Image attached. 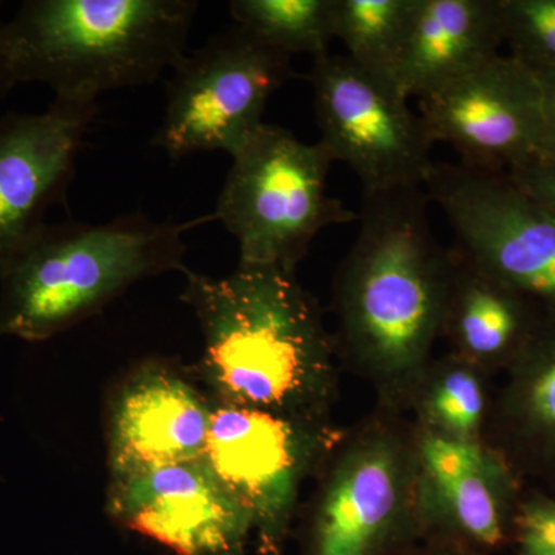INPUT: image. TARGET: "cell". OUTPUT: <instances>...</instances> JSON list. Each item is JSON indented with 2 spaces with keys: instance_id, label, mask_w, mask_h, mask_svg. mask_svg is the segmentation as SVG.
Returning <instances> with one entry per match:
<instances>
[{
  "instance_id": "obj_23",
  "label": "cell",
  "mask_w": 555,
  "mask_h": 555,
  "mask_svg": "<svg viewBox=\"0 0 555 555\" xmlns=\"http://www.w3.org/2000/svg\"><path fill=\"white\" fill-rule=\"evenodd\" d=\"M511 543L517 555H555V499L532 494L518 502Z\"/></svg>"
},
{
  "instance_id": "obj_22",
  "label": "cell",
  "mask_w": 555,
  "mask_h": 555,
  "mask_svg": "<svg viewBox=\"0 0 555 555\" xmlns=\"http://www.w3.org/2000/svg\"><path fill=\"white\" fill-rule=\"evenodd\" d=\"M503 43L535 75L555 73V0H499Z\"/></svg>"
},
{
  "instance_id": "obj_14",
  "label": "cell",
  "mask_w": 555,
  "mask_h": 555,
  "mask_svg": "<svg viewBox=\"0 0 555 555\" xmlns=\"http://www.w3.org/2000/svg\"><path fill=\"white\" fill-rule=\"evenodd\" d=\"M96 102L54 100L43 113L0 118V278L64 199Z\"/></svg>"
},
{
  "instance_id": "obj_20",
  "label": "cell",
  "mask_w": 555,
  "mask_h": 555,
  "mask_svg": "<svg viewBox=\"0 0 555 555\" xmlns=\"http://www.w3.org/2000/svg\"><path fill=\"white\" fill-rule=\"evenodd\" d=\"M334 0H235L229 10L238 27L294 56L309 54L313 61L328 54L334 39Z\"/></svg>"
},
{
  "instance_id": "obj_16",
  "label": "cell",
  "mask_w": 555,
  "mask_h": 555,
  "mask_svg": "<svg viewBox=\"0 0 555 555\" xmlns=\"http://www.w3.org/2000/svg\"><path fill=\"white\" fill-rule=\"evenodd\" d=\"M499 0H416L396 86L423 100L499 54Z\"/></svg>"
},
{
  "instance_id": "obj_27",
  "label": "cell",
  "mask_w": 555,
  "mask_h": 555,
  "mask_svg": "<svg viewBox=\"0 0 555 555\" xmlns=\"http://www.w3.org/2000/svg\"><path fill=\"white\" fill-rule=\"evenodd\" d=\"M2 28L3 22H0V100H2V98L13 89L14 83L17 82L16 78H14L13 69H11L7 51L3 49Z\"/></svg>"
},
{
  "instance_id": "obj_2",
  "label": "cell",
  "mask_w": 555,
  "mask_h": 555,
  "mask_svg": "<svg viewBox=\"0 0 555 555\" xmlns=\"http://www.w3.org/2000/svg\"><path fill=\"white\" fill-rule=\"evenodd\" d=\"M425 189L363 193L360 232L339 268V345L383 385L403 386L426 371L443 331L452 250L434 235Z\"/></svg>"
},
{
  "instance_id": "obj_26",
  "label": "cell",
  "mask_w": 555,
  "mask_h": 555,
  "mask_svg": "<svg viewBox=\"0 0 555 555\" xmlns=\"http://www.w3.org/2000/svg\"><path fill=\"white\" fill-rule=\"evenodd\" d=\"M401 555H485L478 551L470 550L459 543L449 542V540L438 539V537H423L422 540L409 547L406 553Z\"/></svg>"
},
{
  "instance_id": "obj_4",
  "label": "cell",
  "mask_w": 555,
  "mask_h": 555,
  "mask_svg": "<svg viewBox=\"0 0 555 555\" xmlns=\"http://www.w3.org/2000/svg\"><path fill=\"white\" fill-rule=\"evenodd\" d=\"M211 219L156 222L133 214L105 224H47L0 278V337L47 341L139 281L188 272L184 233Z\"/></svg>"
},
{
  "instance_id": "obj_11",
  "label": "cell",
  "mask_w": 555,
  "mask_h": 555,
  "mask_svg": "<svg viewBox=\"0 0 555 555\" xmlns=\"http://www.w3.org/2000/svg\"><path fill=\"white\" fill-rule=\"evenodd\" d=\"M420 118L433 144L451 145L470 169L511 173L543 158L542 87L509 54L420 100Z\"/></svg>"
},
{
  "instance_id": "obj_15",
  "label": "cell",
  "mask_w": 555,
  "mask_h": 555,
  "mask_svg": "<svg viewBox=\"0 0 555 555\" xmlns=\"http://www.w3.org/2000/svg\"><path fill=\"white\" fill-rule=\"evenodd\" d=\"M211 398L171 361L134 364L109 392L108 473L193 462L206 454Z\"/></svg>"
},
{
  "instance_id": "obj_18",
  "label": "cell",
  "mask_w": 555,
  "mask_h": 555,
  "mask_svg": "<svg viewBox=\"0 0 555 555\" xmlns=\"http://www.w3.org/2000/svg\"><path fill=\"white\" fill-rule=\"evenodd\" d=\"M502 429L513 466L555 480V318H543L509 364Z\"/></svg>"
},
{
  "instance_id": "obj_24",
  "label": "cell",
  "mask_w": 555,
  "mask_h": 555,
  "mask_svg": "<svg viewBox=\"0 0 555 555\" xmlns=\"http://www.w3.org/2000/svg\"><path fill=\"white\" fill-rule=\"evenodd\" d=\"M507 175L555 218V160H534Z\"/></svg>"
},
{
  "instance_id": "obj_8",
  "label": "cell",
  "mask_w": 555,
  "mask_h": 555,
  "mask_svg": "<svg viewBox=\"0 0 555 555\" xmlns=\"http://www.w3.org/2000/svg\"><path fill=\"white\" fill-rule=\"evenodd\" d=\"M320 144L332 159L346 163L363 193L423 189L433 169V141L409 100L347 56L313 61Z\"/></svg>"
},
{
  "instance_id": "obj_12",
  "label": "cell",
  "mask_w": 555,
  "mask_h": 555,
  "mask_svg": "<svg viewBox=\"0 0 555 555\" xmlns=\"http://www.w3.org/2000/svg\"><path fill=\"white\" fill-rule=\"evenodd\" d=\"M108 517L177 555H246L250 516L206 460L108 474Z\"/></svg>"
},
{
  "instance_id": "obj_17",
  "label": "cell",
  "mask_w": 555,
  "mask_h": 555,
  "mask_svg": "<svg viewBox=\"0 0 555 555\" xmlns=\"http://www.w3.org/2000/svg\"><path fill=\"white\" fill-rule=\"evenodd\" d=\"M545 315L452 250V278L443 331L459 357L476 366H509Z\"/></svg>"
},
{
  "instance_id": "obj_25",
  "label": "cell",
  "mask_w": 555,
  "mask_h": 555,
  "mask_svg": "<svg viewBox=\"0 0 555 555\" xmlns=\"http://www.w3.org/2000/svg\"><path fill=\"white\" fill-rule=\"evenodd\" d=\"M542 87L543 160H555V73L537 75ZM540 160V159H539Z\"/></svg>"
},
{
  "instance_id": "obj_21",
  "label": "cell",
  "mask_w": 555,
  "mask_h": 555,
  "mask_svg": "<svg viewBox=\"0 0 555 555\" xmlns=\"http://www.w3.org/2000/svg\"><path fill=\"white\" fill-rule=\"evenodd\" d=\"M423 411L429 430L460 440H478L486 411V392L478 366L462 357L437 367Z\"/></svg>"
},
{
  "instance_id": "obj_6",
  "label": "cell",
  "mask_w": 555,
  "mask_h": 555,
  "mask_svg": "<svg viewBox=\"0 0 555 555\" xmlns=\"http://www.w3.org/2000/svg\"><path fill=\"white\" fill-rule=\"evenodd\" d=\"M295 76L291 56L238 25L218 33L175 67L153 145L175 159L219 150L233 156L264 124L270 96Z\"/></svg>"
},
{
  "instance_id": "obj_19",
  "label": "cell",
  "mask_w": 555,
  "mask_h": 555,
  "mask_svg": "<svg viewBox=\"0 0 555 555\" xmlns=\"http://www.w3.org/2000/svg\"><path fill=\"white\" fill-rule=\"evenodd\" d=\"M415 7L416 0H334V39L358 67L396 86Z\"/></svg>"
},
{
  "instance_id": "obj_7",
  "label": "cell",
  "mask_w": 555,
  "mask_h": 555,
  "mask_svg": "<svg viewBox=\"0 0 555 555\" xmlns=\"http://www.w3.org/2000/svg\"><path fill=\"white\" fill-rule=\"evenodd\" d=\"M477 269L555 318V218L507 173L434 163L425 182Z\"/></svg>"
},
{
  "instance_id": "obj_9",
  "label": "cell",
  "mask_w": 555,
  "mask_h": 555,
  "mask_svg": "<svg viewBox=\"0 0 555 555\" xmlns=\"http://www.w3.org/2000/svg\"><path fill=\"white\" fill-rule=\"evenodd\" d=\"M326 423L211 400L206 454L251 520L261 555H284L302 481L327 451Z\"/></svg>"
},
{
  "instance_id": "obj_13",
  "label": "cell",
  "mask_w": 555,
  "mask_h": 555,
  "mask_svg": "<svg viewBox=\"0 0 555 555\" xmlns=\"http://www.w3.org/2000/svg\"><path fill=\"white\" fill-rule=\"evenodd\" d=\"M415 459L423 537L485 555L511 542L520 499L516 467L503 452L426 430Z\"/></svg>"
},
{
  "instance_id": "obj_3",
  "label": "cell",
  "mask_w": 555,
  "mask_h": 555,
  "mask_svg": "<svg viewBox=\"0 0 555 555\" xmlns=\"http://www.w3.org/2000/svg\"><path fill=\"white\" fill-rule=\"evenodd\" d=\"M198 9L195 0H27L3 22V49L17 82L96 102L175 69Z\"/></svg>"
},
{
  "instance_id": "obj_5",
  "label": "cell",
  "mask_w": 555,
  "mask_h": 555,
  "mask_svg": "<svg viewBox=\"0 0 555 555\" xmlns=\"http://www.w3.org/2000/svg\"><path fill=\"white\" fill-rule=\"evenodd\" d=\"M232 159L214 219L238 241L241 262L295 272L321 230L358 219L328 196L334 159L320 142L264 122Z\"/></svg>"
},
{
  "instance_id": "obj_1",
  "label": "cell",
  "mask_w": 555,
  "mask_h": 555,
  "mask_svg": "<svg viewBox=\"0 0 555 555\" xmlns=\"http://www.w3.org/2000/svg\"><path fill=\"white\" fill-rule=\"evenodd\" d=\"M198 320L196 374L214 401L326 423L337 343L295 272L238 262L225 276L185 272Z\"/></svg>"
},
{
  "instance_id": "obj_10",
  "label": "cell",
  "mask_w": 555,
  "mask_h": 555,
  "mask_svg": "<svg viewBox=\"0 0 555 555\" xmlns=\"http://www.w3.org/2000/svg\"><path fill=\"white\" fill-rule=\"evenodd\" d=\"M422 539L415 454L393 434L374 430L328 470L301 555H401Z\"/></svg>"
}]
</instances>
